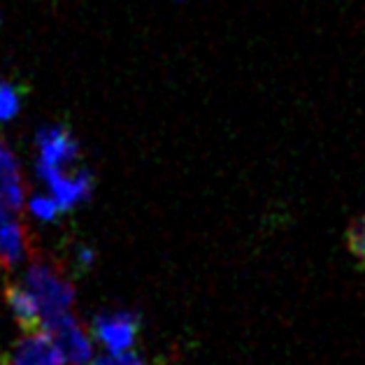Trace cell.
Masks as SVG:
<instances>
[{"mask_svg":"<svg viewBox=\"0 0 365 365\" xmlns=\"http://www.w3.org/2000/svg\"><path fill=\"white\" fill-rule=\"evenodd\" d=\"M26 291L31 293L40 309L42 322L58 312H68L75 302V289L66 279V274L54 263L33 256L29 272H26Z\"/></svg>","mask_w":365,"mask_h":365,"instance_id":"6da1fadb","label":"cell"},{"mask_svg":"<svg viewBox=\"0 0 365 365\" xmlns=\"http://www.w3.org/2000/svg\"><path fill=\"white\" fill-rule=\"evenodd\" d=\"M42 331L49 335V340L56 344V349L63 354L70 365H86L93 356L91 337L86 335L82 324L68 312H58L54 317H47L42 322Z\"/></svg>","mask_w":365,"mask_h":365,"instance_id":"7a4b0ae2","label":"cell"},{"mask_svg":"<svg viewBox=\"0 0 365 365\" xmlns=\"http://www.w3.org/2000/svg\"><path fill=\"white\" fill-rule=\"evenodd\" d=\"M38 173L40 177L49 173L73 170L79 163V145L73 133L63 126L42 128L38 135Z\"/></svg>","mask_w":365,"mask_h":365,"instance_id":"3957f363","label":"cell"},{"mask_svg":"<svg viewBox=\"0 0 365 365\" xmlns=\"http://www.w3.org/2000/svg\"><path fill=\"white\" fill-rule=\"evenodd\" d=\"M140 319L133 312H110V314L96 317L93 335L98 342H103L112 354L128 351L138 340Z\"/></svg>","mask_w":365,"mask_h":365,"instance_id":"277c9868","label":"cell"},{"mask_svg":"<svg viewBox=\"0 0 365 365\" xmlns=\"http://www.w3.org/2000/svg\"><path fill=\"white\" fill-rule=\"evenodd\" d=\"M33 256L31 233L21 221V215H0V268L14 270Z\"/></svg>","mask_w":365,"mask_h":365,"instance_id":"5b68a950","label":"cell"},{"mask_svg":"<svg viewBox=\"0 0 365 365\" xmlns=\"http://www.w3.org/2000/svg\"><path fill=\"white\" fill-rule=\"evenodd\" d=\"M24 180L19 163L3 140H0V215H21Z\"/></svg>","mask_w":365,"mask_h":365,"instance_id":"8992f818","label":"cell"},{"mask_svg":"<svg viewBox=\"0 0 365 365\" xmlns=\"http://www.w3.org/2000/svg\"><path fill=\"white\" fill-rule=\"evenodd\" d=\"M12 365H66L63 354L56 349V344L49 340L44 331L24 333L12 351Z\"/></svg>","mask_w":365,"mask_h":365,"instance_id":"52a82bcc","label":"cell"},{"mask_svg":"<svg viewBox=\"0 0 365 365\" xmlns=\"http://www.w3.org/2000/svg\"><path fill=\"white\" fill-rule=\"evenodd\" d=\"M5 300L7 305L12 309V317L14 322L21 326L24 333H35V331H42V317H40V309L35 305V300L29 291L19 284H5Z\"/></svg>","mask_w":365,"mask_h":365,"instance_id":"ba28073f","label":"cell"},{"mask_svg":"<svg viewBox=\"0 0 365 365\" xmlns=\"http://www.w3.org/2000/svg\"><path fill=\"white\" fill-rule=\"evenodd\" d=\"M344 245L349 249V254L356 258V263L365 268V212L351 219V224L346 226L344 233Z\"/></svg>","mask_w":365,"mask_h":365,"instance_id":"9c48e42d","label":"cell"},{"mask_svg":"<svg viewBox=\"0 0 365 365\" xmlns=\"http://www.w3.org/2000/svg\"><path fill=\"white\" fill-rule=\"evenodd\" d=\"M21 108V93L16 91V86L0 82V121H10L16 117V112Z\"/></svg>","mask_w":365,"mask_h":365,"instance_id":"30bf717a","label":"cell"},{"mask_svg":"<svg viewBox=\"0 0 365 365\" xmlns=\"http://www.w3.org/2000/svg\"><path fill=\"white\" fill-rule=\"evenodd\" d=\"M86 365H147V361L142 359L135 351H123V354H112V356H103V359L88 361Z\"/></svg>","mask_w":365,"mask_h":365,"instance_id":"8fae6325","label":"cell"},{"mask_svg":"<svg viewBox=\"0 0 365 365\" xmlns=\"http://www.w3.org/2000/svg\"><path fill=\"white\" fill-rule=\"evenodd\" d=\"M31 212L35 217H40L42 221H54L61 215V210H58V205H56L54 198H33L31 200Z\"/></svg>","mask_w":365,"mask_h":365,"instance_id":"7c38bea8","label":"cell"},{"mask_svg":"<svg viewBox=\"0 0 365 365\" xmlns=\"http://www.w3.org/2000/svg\"><path fill=\"white\" fill-rule=\"evenodd\" d=\"M0 365H12V363H10V359H7V356L0 354Z\"/></svg>","mask_w":365,"mask_h":365,"instance_id":"4fadbf2b","label":"cell"}]
</instances>
